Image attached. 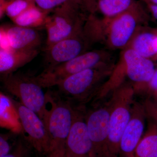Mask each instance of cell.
Segmentation results:
<instances>
[{
  "mask_svg": "<svg viewBox=\"0 0 157 157\" xmlns=\"http://www.w3.org/2000/svg\"><path fill=\"white\" fill-rule=\"evenodd\" d=\"M47 102L42 120L50 140L46 157H65L66 143L78 110L58 94L46 93Z\"/></svg>",
  "mask_w": 157,
  "mask_h": 157,
  "instance_id": "cell-1",
  "label": "cell"
},
{
  "mask_svg": "<svg viewBox=\"0 0 157 157\" xmlns=\"http://www.w3.org/2000/svg\"><path fill=\"white\" fill-rule=\"evenodd\" d=\"M149 17L141 3L136 1L123 13L103 20V39L110 49L125 48Z\"/></svg>",
  "mask_w": 157,
  "mask_h": 157,
  "instance_id": "cell-2",
  "label": "cell"
},
{
  "mask_svg": "<svg viewBox=\"0 0 157 157\" xmlns=\"http://www.w3.org/2000/svg\"><path fill=\"white\" fill-rule=\"evenodd\" d=\"M78 0H67L53 10L45 26L47 33L46 48L83 29L90 13Z\"/></svg>",
  "mask_w": 157,
  "mask_h": 157,
  "instance_id": "cell-3",
  "label": "cell"
},
{
  "mask_svg": "<svg viewBox=\"0 0 157 157\" xmlns=\"http://www.w3.org/2000/svg\"><path fill=\"white\" fill-rule=\"evenodd\" d=\"M135 94L134 88L128 84H122L113 92L105 157L119 155L121 139L131 118Z\"/></svg>",
  "mask_w": 157,
  "mask_h": 157,
  "instance_id": "cell-4",
  "label": "cell"
},
{
  "mask_svg": "<svg viewBox=\"0 0 157 157\" xmlns=\"http://www.w3.org/2000/svg\"><path fill=\"white\" fill-rule=\"evenodd\" d=\"M112 57L107 51L95 50L86 52L63 63L47 68L36 76L42 88L56 86L68 76L92 68L114 66Z\"/></svg>",
  "mask_w": 157,
  "mask_h": 157,
  "instance_id": "cell-5",
  "label": "cell"
},
{
  "mask_svg": "<svg viewBox=\"0 0 157 157\" xmlns=\"http://www.w3.org/2000/svg\"><path fill=\"white\" fill-rule=\"evenodd\" d=\"M114 68V66L92 68L68 76L56 86L59 95L73 104L74 102L86 103L94 97L101 82Z\"/></svg>",
  "mask_w": 157,
  "mask_h": 157,
  "instance_id": "cell-6",
  "label": "cell"
},
{
  "mask_svg": "<svg viewBox=\"0 0 157 157\" xmlns=\"http://www.w3.org/2000/svg\"><path fill=\"white\" fill-rule=\"evenodd\" d=\"M3 87L19 99L20 103L42 119L46 107V94L36 76L25 73H13L2 76Z\"/></svg>",
  "mask_w": 157,
  "mask_h": 157,
  "instance_id": "cell-7",
  "label": "cell"
},
{
  "mask_svg": "<svg viewBox=\"0 0 157 157\" xmlns=\"http://www.w3.org/2000/svg\"><path fill=\"white\" fill-rule=\"evenodd\" d=\"M14 101L22 128L23 137L37 153L46 155L50 140L45 124L36 112Z\"/></svg>",
  "mask_w": 157,
  "mask_h": 157,
  "instance_id": "cell-8",
  "label": "cell"
},
{
  "mask_svg": "<svg viewBox=\"0 0 157 157\" xmlns=\"http://www.w3.org/2000/svg\"><path fill=\"white\" fill-rule=\"evenodd\" d=\"M84 28V27H83ZM91 41L83 29L45 49V62L48 67L63 63L86 52Z\"/></svg>",
  "mask_w": 157,
  "mask_h": 157,
  "instance_id": "cell-9",
  "label": "cell"
},
{
  "mask_svg": "<svg viewBox=\"0 0 157 157\" xmlns=\"http://www.w3.org/2000/svg\"><path fill=\"white\" fill-rule=\"evenodd\" d=\"M110 104L98 106L85 117L95 157H105L109 134Z\"/></svg>",
  "mask_w": 157,
  "mask_h": 157,
  "instance_id": "cell-10",
  "label": "cell"
},
{
  "mask_svg": "<svg viewBox=\"0 0 157 157\" xmlns=\"http://www.w3.org/2000/svg\"><path fill=\"white\" fill-rule=\"evenodd\" d=\"M146 117L143 104L134 101L130 121L121 139L120 157H135V151L144 135Z\"/></svg>",
  "mask_w": 157,
  "mask_h": 157,
  "instance_id": "cell-11",
  "label": "cell"
},
{
  "mask_svg": "<svg viewBox=\"0 0 157 157\" xmlns=\"http://www.w3.org/2000/svg\"><path fill=\"white\" fill-rule=\"evenodd\" d=\"M65 157H95L85 118L78 110L67 139Z\"/></svg>",
  "mask_w": 157,
  "mask_h": 157,
  "instance_id": "cell-12",
  "label": "cell"
},
{
  "mask_svg": "<svg viewBox=\"0 0 157 157\" xmlns=\"http://www.w3.org/2000/svg\"><path fill=\"white\" fill-rule=\"evenodd\" d=\"M125 48L120 61L126 75L136 83L148 84L156 71L153 62L141 56L132 48Z\"/></svg>",
  "mask_w": 157,
  "mask_h": 157,
  "instance_id": "cell-13",
  "label": "cell"
},
{
  "mask_svg": "<svg viewBox=\"0 0 157 157\" xmlns=\"http://www.w3.org/2000/svg\"><path fill=\"white\" fill-rule=\"evenodd\" d=\"M5 29L12 49L33 50L41 45V36L34 28L16 25Z\"/></svg>",
  "mask_w": 157,
  "mask_h": 157,
  "instance_id": "cell-14",
  "label": "cell"
},
{
  "mask_svg": "<svg viewBox=\"0 0 157 157\" xmlns=\"http://www.w3.org/2000/svg\"><path fill=\"white\" fill-rule=\"evenodd\" d=\"M39 53L38 49L17 50L0 49V73L2 76L14 73L32 61Z\"/></svg>",
  "mask_w": 157,
  "mask_h": 157,
  "instance_id": "cell-15",
  "label": "cell"
},
{
  "mask_svg": "<svg viewBox=\"0 0 157 157\" xmlns=\"http://www.w3.org/2000/svg\"><path fill=\"white\" fill-rule=\"evenodd\" d=\"M0 124L15 134L22 132V128L14 101L2 92L0 93Z\"/></svg>",
  "mask_w": 157,
  "mask_h": 157,
  "instance_id": "cell-16",
  "label": "cell"
},
{
  "mask_svg": "<svg viewBox=\"0 0 157 157\" xmlns=\"http://www.w3.org/2000/svg\"><path fill=\"white\" fill-rule=\"evenodd\" d=\"M127 48H132L141 56L149 59L157 54V34L151 31H139Z\"/></svg>",
  "mask_w": 157,
  "mask_h": 157,
  "instance_id": "cell-17",
  "label": "cell"
},
{
  "mask_svg": "<svg viewBox=\"0 0 157 157\" xmlns=\"http://www.w3.org/2000/svg\"><path fill=\"white\" fill-rule=\"evenodd\" d=\"M149 120L147 129L137 145L134 157H157V124Z\"/></svg>",
  "mask_w": 157,
  "mask_h": 157,
  "instance_id": "cell-18",
  "label": "cell"
},
{
  "mask_svg": "<svg viewBox=\"0 0 157 157\" xmlns=\"http://www.w3.org/2000/svg\"><path fill=\"white\" fill-rule=\"evenodd\" d=\"M50 12L44 11L36 5H34L12 21L16 25L34 28L45 25L46 19Z\"/></svg>",
  "mask_w": 157,
  "mask_h": 157,
  "instance_id": "cell-19",
  "label": "cell"
},
{
  "mask_svg": "<svg viewBox=\"0 0 157 157\" xmlns=\"http://www.w3.org/2000/svg\"><path fill=\"white\" fill-rule=\"evenodd\" d=\"M135 0H98L97 7L105 17L109 19L123 13L132 6Z\"/></svg>",
  "mask_w": 157,
  "mask_h": 157,
  "instance_id": "cell-20",
  "label": "cell"
},
{
  "mask_svg": "<svg viewBox=\"0 0 157 157\" xmlns=\"http://www.w3.org/2000/svg\"><path fill=\"white\" fill-rule=\"evenodd\" d=\"M34 5L36 3L25 0H6L0 4L1 17L5 14L12 20Z\"/></svg>",
  "mask_w": 157,
  "mask_h": 157,
  "instance_id": "cell-21",
  "label": "cell"
},
{
  "mask_svg": "<svg viewBox=\"0 0 157 157\" xmlns=\"http://www.w3.org/2000/svg\"><path fill=\"white\" fill-rule=\"evenodd\" d=\"M32 149L29 144L23 137L18 140L13 150L3 157H29Z\"/></svg>",
  "mask_w": 157,
  "mask_h": 157,
  "instance_id": "cell-22",
  "label": "cell"
},
{
  "mask_svg": "<svg viewBox=\"0 0 157 157\" xmlns=\"http://www.w3.org/2000/svg\"><path fill=\"white\" fill-rule=\"evenodd\" d=\"M147 117L157 124V101L147 98L143 103Z\"/></svg>",
  "mask_w": 157,
  "mask_h": 157,
  "instance_id": "cell-23",
  "label": "cell"
},
{
  "mask_svg": "<svg viewBox=\"0 0 157 157\" xmlns=\"http://www.w3.org/2000/svg\"><path fill=\"white\" fill-rule=\"evenodd\" d=\"M67 1V0H34L39 8L44 11L49 12L61 6Z\"/></svg>",
  "mask_w": 157,
  "mask_h": 157,
  "instance_id": "cell-24",
  "label": "cell"
},
{
  "mask_svg": "<svg viewBox=\"0 0 157 157\" xmlns=\"http://www.w3.org/2000/svg\"><path fill=\"white\" fill-rule=\"evenodd\" d=\"M11 146L9 142L8 136L1 134L0 135V157H3L10 153Z\"/></svg>",
  "mask_w": 157,
  "mask_h": 157,
  "instance_id": "cell-25",
  "label": "cell"
},
{
  "mask_svg": "<svg viewBox=\"0 0 157 157\" xmlns=\"http://www.w3.org/2000/svg\"><path fill=\"white\" fill-rule=\"evenodd\" d=\"M0 49L8 50L12 48L10 46L9 38L6 33L5 28L1 27L0 30Z\"/></svg>",
  "mask_w": 157,
  "mask_h": 157,
  "instance_id": "cell-26",
  "label": "cell"
},
{
  "mask_svg": "<svg viewBox=\"0 0 157 157\" xmlns=\"http://www.w3.org/2000/svg\"><path fill=\"white\" fill-rule=\"evenodd\" d=\"M147 85L153 94L157 93V70H156L152 78Z\"/></svg>",
  "mask_w": 157,
  "mask_h": 157,
  "instance_id": "cell-27",
  "label": "cell"
},
{
  "mask_svg": "<svg viewBox=\"0 0 157 157\" xmlns=\"http://www.w3.org/2000/svg\"><path fill=\"white\" fill-rule=\"evenodd\" d=\"M83 5L93 10L97 9V4L98 1L96 0H78Z\"/></svg>",
  "mask_w": 157,
  "mask_h": 157,
  "instance_id": "cell-28",
  "label": "cell"
},
{
  "mask_svg": "<svg viewBox=\"0 0 157 157\" xmlns=\"http://www.w3.org/2000/svg\"><path fill=\"white\" fill-rule=\"evenodd\" d=\"M147 5H151L157 6V0H140Z\"/></svg>",
  "mask_w": 157,
  "mask_h": 157,
  "instance_id": "cell-29",
  "label": "cell"
},
{
  "mask_svg": "<svg viewBox=\"0 0 157 157\" xmlns=\"http://www.w3.org/2000/svg\"><path fill=\"white\" fill-rule=\"evenodd\" d=\"M154 96H155V100L156 99L157 100V93H156V94H154Z\"/></svg>",
  "mask_w": 157,
  "mask_h": 157,
  "instance_id": "cell-30",
  "label": "cell"
},
{
  "mask_svg": "<svg viewBox=\"0 0 157 157\" xmlns=\"http://www.w3.org/2000/svg\"><path fill=\"white\" fill-rule=\"evenodd\" d=\"M25 1H29V2H35V1H34V0H25Z\"/></svg>",
  "mask_w": 157,
  "mask_h": 157,
  "instance_id": "cell-31",
  "label": "cell"
},
{
  "mask_svg": "<svg viewBox=\"0 0 157 157\" xmlns=\"http://www.w3.org/2000/svg\"><path fill=\"white\" fill-rule=\"evenodd\" d=\"M39 155V157H46L45 155Z\"/></svg>",
  "mask_w": 157,
  "mask_h": 157,
  "instance_id": "cell-32",
  "label": "cell"
},
{
  "mask_svg": "<svg viewBox=\"0 0 157 157\" xmlns=\"http://www.w3.org/2000/svg\"></svg>",
  "mask_w": 157,
  "mask_h": 157,
  "instance_id": "cell-33",
  "label": "cell"
}]
</instances>
